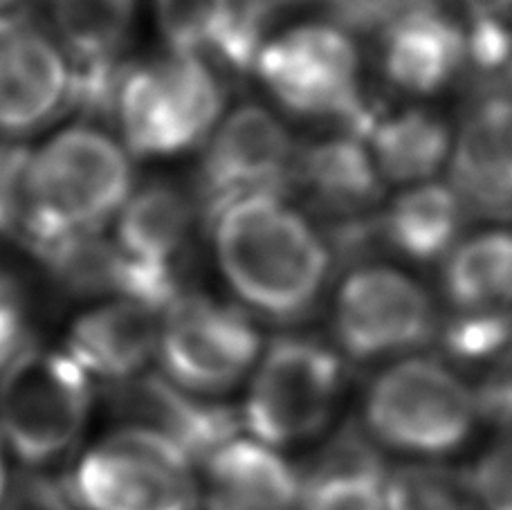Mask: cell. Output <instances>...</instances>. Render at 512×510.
I'll return each instance as SVG.
<instances>
[{"label": "cell", "instance_id": "18", "mask_svg": "<svg viewBox=\"0 0 512 510\" xmlns=\"http://www.w3.org/2000/svg\"><path fill=\"white\" fill-rule=\"evenodd\" d=\"M465 59V36L450 18L420 7L389 25L384 70L393 86L427 95L441 90Z\"/></svg>", "mask_w": 512, "mask_h": 510}, {"label": "cell", "instance_id": "4", "mask_svg": "<svg viewBox=\"0 0 512 510\" xmlns=\"http://www.w3.org/2000/svg\"><path fill=\"white\" fill-rule=\"evenodd\" d=\"M223 104L221 77L207 59L169 50L167 57L122 70L113 108L128 153L169 158L207 142Z\"/></svg>", "mask_w": 512, "mask_h": 510}, {"label": "cell", "instance_id": "7", "mask_svg": "<svg viewBox=\"0 0 512 510\" xmlns=\"http://www.w3.org/2000/svg\"><path fill=\"white\" fill-rule=\"evenodd\" d=\"M344 391L342 358L313 338L283 335L263 346L239 409L252 439L283 450L324 432Z\"/></svg>", "mask_w": 512, "mask_h": 510}, {"label": "cell", "instance_id": "32", "mask_svg": "<svg viewBox=\"0 0 512 510\" xmlns=\"http://www.w3.org/2000/svg\"><path fill=\"white\" fill-rule=\"evenodd\" d=\"M499 403V412L512 418V369L508 371V376L501 380V385L495 389V396H492Z\"/></svg>", "mask_w": 512, "mask_h": 510}, {"label": "cell", "instance_id": "26", "mask_svg": "<svg viewBox=\"0 0 512 510\" xmlns=\"http://www.w3.org/2000/svg\"><path fill=\"white\" fill-rule=\"evenodd\" d=\"M387 510H479L470 470L443 459H409L384 475Z\"/></svg>", "mask_w": 512, "mask_h": 510}, {"label": "cell", "instance_id": "20", "mask_svg": "<svg viewBox=\"0 0 512 510\" xmlns=\"http://www.w3.org/2000/svg\"><path fill=\"white\" fill-rule=\"evenodd\" d=\"M155 21L171 52H212L232 68L250 66L261 48L234 0H155Z\"/></svg>", "mask_w": 512, "mask_h": 510}, {"label": "cell", "instance_id": "29", "mask_svg": "<svg viewBox=\"0 0 512 510\" xmlns=\"http://www.w3.org/2000/svg\"><path fill=\"white\" fill-rule=\"evenodd\" d=\"M30 317L16 281L0 272V373L30 346Z\"/></svg>", "mask_w": 512, "mask_h": 510}, {"label": "cell", "instance_id": "12", "mask_svg": "<svg viewBox=\"0 0 512 510\" xmlns=\"http://www.w3.org/2000/svg\"><path fill=\"white\" fill-rule=\"evenodd\" d=\"M191 200L171 182H149L117 214L115 245L124 259L120 297L164 313L182 295L176 263L191 232Z\"/></svg>", "mask_w": 512, "mask_h": 510}, {"label": "cell", "instance_id": "22", "mask_svg": "<svg viewBox=\"0 0 512 510\" xmlns=\"http://www.w3.org/2000/svg\"><path fill=\"white\" fill-rule=\"evenodd\" d=\"M443 284L461 315H499L512 306V234L486 232L454 245Z\"/></svg>", "mask_w": 512, "mask_h": 510}, {"label": "cell", "instance_id": "15", "mask_svg": "<svg viewBox=\"0 0 512 510\" xmlns=\"http://www.w3.org/2000/svg\"><path fill=\"white\" fill-rule=\"evenodd\" d=\"M301 472L281 450L234 436L200 466L203 510H299Z\"/></svg>", "mask_w": 512, "mask_h": 510}, {"label": "cell", "instance_id": "21", "mask_svg": "<svg viewBox=\"0 0 512 510\" xmlns=\"http://www.w3.org/2000/svg\"><path fill=\"white\" fill-rule=\"evenodd\" d=\"M292 178H299L317 203L333 214H358L376 205L382 194V176L371 151L355 135L297 153Z\"/></svg>", "mask_w": 512, "mask_h": 510}, {"label": "cell", "instance_id": "34", "mask_svg": "<svg viewBox=\"0 0 512 510\" xmlns=\"http://www.w3.org/2000/svg\"><path fill=\"white\" fill-rule=\"evenodd\" d=\"M21 0H0V16H7Z\"/></svg>", "mask_w": 512, "mask_h": 510}, {"label": "cell", "instance_id": "33", "mask_svg": "<svg viewBox=\"0 0 512 510\" xmlns=\"http://www.w3.org/2000/svg\"><path fill=\"white\" fill-rule=\"evenodd\" d=\"M9 490V472H7V461H5V443L3 436H0V504Z\"/></svg>", "mask_w": 512, "mask_h": 510}, {"label": "cell", "instance_id": "14", "mask_svg": "<svg viewBox=\"0 0 512 510\" xmlns=\"http://www.w3.org/2000/svg\"><path fill=\"white\" fill-rule=\"evenodd\" d=\"M160 322L162 313L133 299L115 297L72 322L63 351L93 380L122 387L144 376L158 355Z\"/></svg>", "mask_w": 512, "mask_h": 510}, {"label": "cell", "instance_id": "28", "mask_svg": "<svg viewBox=\"0 0 512 510\" xmlns=\"http://www.w3.org/2000/svg\"><path fill=\"white\" fill-rule=\"evenodd\" d=\"M470 479L479 510H512V439L483 452Z\"/></svg>", "mask_w": 512, "mask_h": 510}, {"label": "cell", "instance_id": "9", "mask_svg": "<svg viewBox=\"0 0 512 510\" xmlns=\"http://www.w3.org/2000/svg\"><path fill=\"white\" fill-rule=\"evenodd\" d=\"M256 75L288 111L362 122L360 61L351 36L331 23H306L263 43Z\"/></svg>", "mask_w": 512, "mask_h": 510}, {"label": "cell", "instance_id": "1", "mask_svg": "<svg viewBox=\"0 0 512 510\" xmlns=\"http://www.w3.org/2000/svg\"><path fill=\"white\" fill-rule=\"evenodd\" d=\"M209 223L218 268L245 308L292 322L315 306L331 257L315 227L281 196L239 198Z\"/></svg>", "mask_w": 512, "mask_h": 510}, {"label": "cell", "instance_id": "6", "mask_svg": "<svg viewBox=\"0 0 512 510\" xmlns=\"http://www.w3.org/2000/svg\"><path fill=\"white\" fill-rule=\"evenodd\" d=\"M66 486L77 510H203L196 463L135 423L86 448Z\"/></svg>", "mask_w": 512, "mask_h": 510}, {"label": "cell", "instance_id": "35", "mask_svg": "<svg viewBox=\"0 0 512 510\" xmlns=\"http://www.w3.org/2000/svg\"><path fill=\"white\" fill-rule=\"evenodd\" d=\"M18 510H43V508H36V506H30V504H25L23 508H18Z\"/></svg>", "mask_w": 512, "mask_h": 510}, {"label": "cell", "instance_id": "11", "mask_svg": "<svg viewBox=\"0 0 512 510\" xmlns=\"http://www.w3.org/2000/svg\"><path fill=\"white\" fill-rule=\"evenodd\" d=\"M295 144L268 108L243 104L216 124L200 162V200L212 218L234 200L281 194L295 169Z\"/></svg>", "mask_w": 512, "mask_h": 510}, {"label": "cell", "instance_id": "23", "mask_svg": "<svg viewBox=\"0 0 512 510\" xmlns=\"http://www.w3.org/2000/svg\"><path fill=\"white\" fill-rule=\"evenodd\" d=\"M465 207L452 185L420 182L393 200L382 216L380 232L393 248L418 261L445 257L454 248Z\"/></svg>", "mask_w": 512, "mask_h": 510}, {"label": "cell", "instance_id": "30", "mask_svg": "<svg viewBox=\"0 0 512 510\" xmlns=\"http://www.w3.org/2000/svg\"><path fill=\"white\" fill-rule=\"evenodd\" d=\"M25 156V151L0 149V236L12 232L18 223V189Z\"/></svg>", "mask_w": 512, "mask_h": 510}, {"label": "cell", "instance_id": "13", "mask_svg": "<svg viewBox=\"0 0 512 510\" xmlns=\"http://www.w3.org/2000/svg\"><path fill=\"white\" fill-rule=\"evenodd\" d=\"M72 97V70L48 36L0 16V133L27 135L48 124Z\"/></svg>", "mask_w": 512, "mask_h": 510}, {"label": "cell", "instance_id": "10", "mask_svg": "<svg viewBox=\"0 0 512 510\" xmlns=\"http://www.w3.org/2000/svg\"><path fill=\"white\" fill-rule=\"evenodd\" d=\"M337 346L355 362L414 355L438 331L434 299L405 272L369 266L342 281L333 308Z\"/></svg>", "mask_w": 512, "mask_h": 510}, {"label": "cell", "instance_id": "2", "mask_svg": "<svg viewBox=\"0 0 512 510\" xmlns=\"http://www.w3.org/2000/svg\"><path fill=\"white\" fill-rule=\"evenodd\" d=\"M131 189L133 169L122 144L95 126H70L25 156L18 223L39 252L102 230L122 212Z\"/></svg>", "mask_w": 512, "mask_h": 510}, {"label": "cell", "instance_id": "25", "mask_svg": "<svg viewBox=\"0 0 512 510\" xmlns=\"http://www.w3.org/2000/svg\"><path fill=\"white\" fill-rule=\"evenodd\" d=\"M52 9L72 70L120 66L117 54L133 30L137 0H52Z\"/></svg>", "mask_w": 512, "mask_h": 510}, {"label": "cell", "instance_id": "27", "mask_svg": "<svg viewBox=\"0 0 512 510\" xmlns=\"http://www.w3.org/2000/svg\"><path fill=\"white\" fill-rule=\"evenodd\" d=\"M63 288L79 295L120 297L124 259L115 241L102 239V234L70 236L36 252Z\"/></svg>", "mask_w": 512, "mask_h": 510}, {"label": "cell", "instance_id": "16", "mask_svg": "<svg viewBox=\"0 0 512 510\" xmlns=\"http://www.w3.org/2000/svg\"><path fill=\"white\" fill-rule=\"evenodd\" d=\"M452 189L465 212L512 216V102L490 99L452 144Z\"/></svg>", "mask_w": 512, "mask_h": 510}, {"label": "cell", "instance_id": "5", "mask_svg": "<svg viewBox=\"0 0 512 510\" xmlns=\"http://www.w3.org/2000/svg\"><path fill=\"white\" fill-rule=\"evenodd\" d=\"M93 405V378L63 349L30 344L0 373V436L30 470L48 468L75 448Z\"/></svg>", "mask_w": 512, "mask_h": 510}, {"label": "cell", "instance_id": "24", "mask_svg": "<svg viewBox=\"0 0 512 510\" xmlns=\"http://www.w3.org/2000/svg\"><path fill=\"white\" fill-rule=\"evenodd\" d=\"M369 151L382 180L400 185L429 182L452 156V135L436 115L402 111L369 129Z\"/></svg>", "mask_w": 512, "mask_h": 510}, {"label": "cell", "instance_id": "8", "mask_svg": "<svg viewBox=\"0 0 512 510\" xmlns=\"http://www.w3.org/2000/svg\"><path fill=\"white\" fill-rule=\"evenodd\" d=\"M263 342L243 308L182 293L162 313L160 373L189 394L214 400L250 378Z\"/></svg>", "mask_w": 512, "mask_h": 510}, {"label": "cell", "instance_id": "19", "mask_svg": "<svg viewBox=\"0 0 512 510\" xmlns=\"http://www.w3.org/2000/svg\"><path fill=\"white\" fill-rule=\"evenodd\" d=\"M367 432H342L308 472H301L299 510H387L376 443Z\"/></svg>", "mask_w": 512, "mask_h": 510}, {"label": "cell", "instance_id": "17", "mask_svg": "<svg viewBox=\"0 0 512 510\" xmlns=\"http://www.w3.org/2000/svg\"><path fill=\"white\" fill-rule=\"evenodd\" d=\"M113 389L122 396L126 412L137 416L135 425L167 436L196 466H203L209 454L239 436V412L182 391L162 373H144Z\"/></svg>", "mask_w": 512, "mask_h": 510}, {"label": "cell", "instance_id": "3", "mask_svg": "<svg viewBox=\"0 0 512 510\" xmlns=\"http://www.w3.org/2000/svg\"><path fill=\"white\" fill-rule=\"evenodd\" d=\"M481 403L450 364L425 355L393 360L364 396V432L409 459H445L470 441Z\"/></svg>", "mask_w": 512, "mask_h": 510}, {"label": "cell", "instance_id": "31", "mask_svg": "<svg viewBox=\"0 0 512 510\" xmlns=\"http://www.w3.org/2000/svg\"><path fill=\"white\" fill-rule=\"evenodd\" d=\"M459 3L477 27L501 30L506 18L512 16V0H459Z\"/></svg>", "mask_w": 512, "mask_h": 510}]
</instances>
